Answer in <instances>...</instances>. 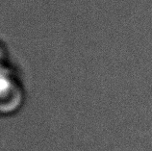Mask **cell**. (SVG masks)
Instances as JSON below:
<instances>
[{"label": "cell", "mask_w": 152, "mask_h": 151, "mask_svg": "<svg viewBox=\"0 0 152 151\" xmlns=\"http://www.w3.org/2000/svg\"><path fill=\"white\" fill-rule=\"evenodd\" d=\"M3 58H4V54H3V52H2V50L0 49V67H1V66H3V65H2V62H3Z\"/></svg>", "instance_id": "2"}, {"label": "cell", "mask_w": 152, "mask_h": 151, "mask_svg": "<svg viewBox=\"0 0 152 151\" xmlns=\"http://www.w3.org/2000/svg\"><path fill=\"white\" fill-rule=\"evenodd\" d=\"M23 99L22 90L12 74L0 67V114L14 113Z\"/></svg>", "instance_id": "1"}]
</instances>
